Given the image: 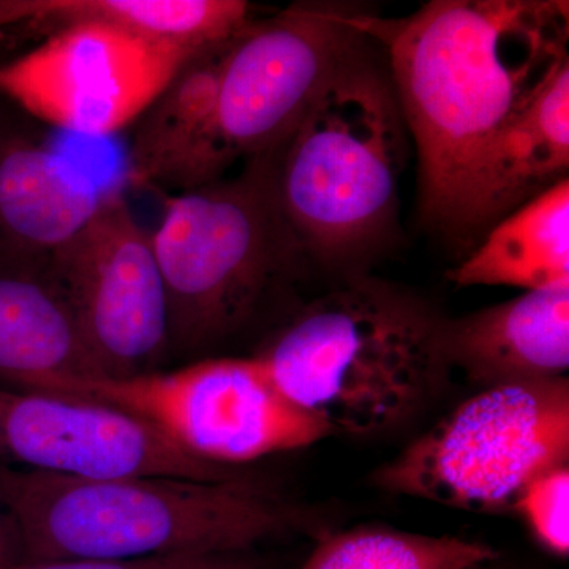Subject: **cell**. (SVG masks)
<instances>
[{
  "label": "cell",
  "mask_w": 569,
  "mask_h": 569,
  "mask_svg": "<svg viewBox=\"0 0 569 569\" xmlns=\"http://www.w3.org/2000/svg\"><path fill=\"white\" fill-rule=\"evenodd\" d=\"M563 466L568 378L479 389L378 468L373 482L395 496L505 515L535 479Z\"/></svg>",
  "instance_id": "6"
},
{
  "label": "cell",
  "mask_w": 569,
  "mask_h": 569,
  "mask_svg": "<svg viewBox=\"0 0 569 569\" xmlns=\"http://www.w3.org/2000/svg\"><path fill=\"white\" fill-rule=\"evenodd\" d=\"M348 3L298 2L254 20L224 54L217 126L231 159L271 156L321 86L366 39Z\"/></svg>",
  "instance_id": "10"
},
{
  "label": "cell",
  "mask_w": 569,
  "mask_h": 569,
  "mask_svg": "<svg viewBox=\"0 0 569 569\" xmlns=\"http://www.w3.org/2000/svg\"><path fill=\"white\" fill-rule=\"evenodd\" d=\"M33 391L118 408L192 458L219 467L238 468L331 437L276 387L254 356H206L134 377L50 380Z\"/></svg>",
  "instance_id": "7"
},
{
  "label": "cell",
  "mask_w": 569,
  "mask_h": 569,
  "mask_svg": "<svg viewBox=\"0 0 569 569\" xmlns=\"http://www.w3.org/2000/svg\"><path fill=\"white\" fill-rule=\"evenodd\" d=\"M355 24L388 52L417 142L422 217L470 252L493 142L569 63L568 2L433 0L399 20L362 11Z\"/></svg>",
  "instance_id": "1"
},
{
  "label": "cell",
  "mask_w": 569,
  "mask_h": 569,
  "mask_svg": "<svg viewBox=\"0 0 569 569\" xmlns=\"http://www.w3.org/2000/svg\"><path fill=\"white\" fill-rule=\"evenodd\" d=\"M569 63L490 149L470 220V246L492 224L568 179Z\"/></svg>",
  "instance_id": "16"
},
{
  "label": "cell",
  "mask_w": 569,
  "mask_h": 569,
  "mask_svg": "<svg viewBox=\"0 0 569 569\" xmlns=\"http://www.w3.org/2000/svg\"><path fill=\"white\" fill-rule=\"evenodd\" d=\"M198 52L81 22L0 63V99L63 132L112 137L132 127Z\"/></svg>",
  "instance_id": "8"
},
{
  "label": "cell",
  "mask_w": 569,
  "mask_h": 569,
  "mask_svg": "<svg viewBox=\"0 0 569 569\" xmlns=\"http://www.w3.org/2000/svg\"><path fill=\"white\" fill-rule=\"evenodd\" d=\"M233 40L192 56L132 123L123 173L130 189L163 197L224 178L234 160L220 138L217 96Z\"/></svg>",
  "instance_id": "13"
},
{
  "label": "cell",
  "mask_w": 569,
  "mask_h": 569,
  "mask_svg": "<svg viewBox=\"0 0 569 569\" xmlns=\"http://www.w3.org/2000/svg\"><path fill=\"white\" fill-rule=\"evenodd\" d=\"M448 279L523 291L569 284L568 179L492 224Z\"/></svg>",
  "instance_id": "18"
},
{
  "label": "cell",
  "mask_w": 569,
  "mask_h": 569,
  "mask_svg": "<svg viewBox=\"0 0 569 569\" xmlns=\"http://www.w3.org/2000/svg\"><path fill=\"white\" fill-rule=\"evenodd\" d=\"M440 346L449 369L481 389L568 378L569 284L443 318Z\"/></svg>",
  "instance_id": "14"
},
{
  "label": "cell",
  "mask_w": 569,
  "mask_h": 569,
  "mask_svg": "<svg viewBox=\"0 0 569 569\" xmlns=\"http://www.w3.org/2000/svg\"><path fill=\"white\" fill-rule=\"evenodd\" d=\"M498 550L471 539L356 527L325 535L301 569H462Z\"/></svg>",
  "instance_id": "19"
},
{
  "label": "cell",
  "mask_w": 569,
  "mask_h": 569,
  "mask_svg": "<svg viewBox=\"0 0 569 569\" xmlns=\"http://www.w3.org/2000/svg\"><path fill=\"white\" fill-rule=\"evenodd\" d=\"M0 466L66 478L173 477L222 481L238 468L183 452L148 422L50 392L0 387Z\"/></svg>",
  "instance_id": "11"
},
{
  "label": "cell",
  "mask_w": 569,
  "mask_h": 569,
  "mask_svg": "<svg viewBox=\"0 0 569 569\" xmlns=\"http://www.w3.org/2000/svg\"><path fill=\"white\" fill-rule=\"evenodd\" d=\"M231 569H279L271 560L260 556L258 550H250L239 559L238 563Z\"/></svg>",
  "instance_id": "23"
},
{
  "label": "cell",
  "mask_w": 569,
  "mask_h": 569,
  "mask_svg": "<svg viewBox=\"0 0 569 569\" xmlns=\"http://www.w3.org/2000/svg\"><path fill=\"white\" fill-rule=\"evenodd\" d=\"M515 512L522 516L531 535L550 556L569 553V466L557 467L523 490Z\"/></svg>",
  "instance_id": "20"
},
{
  "label": "cell",
  "mask_w": 569,
  "mask_h": 569,
  "mask_svg": "<svg viewBox=\"0 0 569 569\" xmlns=\"http://www.w3.org/2000/svg\"><path fill=\"white\" fill-rule=\"evenodd\" d=\"M253 21L242 0H0V29L26 26L50 36L99 22L193 51L236 39Z\"/></svg>",
  "instance_id": "17"
},
{
  "label": "cell",
  "mask_w": 569,
  "mask_h": 569,
  "mask_svg": "<svg viewBox=\"0 0 569 569\" xmlns=\"http://www.w3.org/2000/svg\"><path fill=\"white\" fill-rule=\"evenodd\" d=\"M6 102V100L0 99V127L6 126L7 122L11 121L13 119V116L10 114V112L3 111L2 103Z\"/></svg>",
  "instance_id": "25"
},
{
  "label": "cell",
  "mask_w": 569,
  "mask_h": 569,
  "mask_svg": "<svg viewBox=\"0 0 569 569\" xmlns=\"http://www.w3.org/2000/svg\"><path fill=\"white\" fill-rule=\"evenodd\" d=\"M441 320L395 287L356 279L298 310L254 358L329 436H381L447 387Z\"/></svg>",
  "instance_id": "3"
},
{
  "label": "cell",
  "mask_w": 569,
  "mask_h": 569,
  "mask_svg": "<svg viewBox=\"0 0 569 569\" xmlns=\"http://www.w3.org/2000/svg\"><path fill=\"white\" fill-rule=\"evenodd\" d=\"M20 539L10 516L0 503V569H11L22 563Z\"/></svg>",
  "instance_id": "22"
},
{
  "label": "cell",
  "mask_w": 569,
  "mask_h": 569,
  "mask_svg": "<svg viewBox=\"0 0 569 569\" xmlns=\"http://www.w3.org/2000/svg\"><path fill=\"white\" fill-rule=\"evenodd\" d=\"M102 377L61 288L43 269H0V387Z\"/></svg>",
  "instance_id": "15"
},
{
  "label": "cell",
  "mask_w": 569,
  "mask_h": 569,
  "mask_svg": "<svg viewBox=\"0 0 569 569\" xmlns=\"http://www.w3.org/2000/svg\"><path fill=\"white\" fill-rule=\"evenodd\" d=\"M152 231L168 301L170 358H200L242 335L307 260L272 186L271 157L234 178L163 194Z\"/></svg>",
  "instance_id": "4"
},
{
  "label": "cell",
  "mask_w": 569,
  "mask_h": 569,
  "mask_svg": "<svg viewBox=\"0 0 569 569\" xmlns=\"http://www.w3.org/2000/svg\"><path fill=\"white\" fill-rule=\"evenodd\" d=\"M48 271L77 318L100 376L160 370L170 358L168 301L152 233L121 187L104 190L89 222L52 254Z\"/></svg>",
  "instance_id": "9"
},
{
  "label": "cell",
  "mask_w": 569,
  "mask_h": 569,
  "mask_svg": "<svg viewBox=\"0 0 569 569\" xmlns=\"http://www.w3.org/2000/svg\"><path fill=\"white\" fill-rule=\"evenodd\" d=\"M250 552V550H246ZM246 552L211 556H168L137 560H48L24 561L11 569H231Z\"/></svg>",
  "instance_id": "21"
},
{
  "label": "cell",
  "mask_w": 569,
  "mask_h": 569,
  "mask_svg": "<svg viewBox=\"0 0 569 569\" xmlns=\"http://www.w3.org/2000/svg\"><path fill=\"white\" fill-rule=\"evenodd\" d=\"M277 203L306 258L346 263L395 213L406 121L392 86L351 54L272 152Z\"/></svg>",
  "instance_id": "5"
},
{
  "label": "cell",
  "mask_w": 569,
  "mask_h": 569,
  "mask_svg": "<svg viewBox=\"0 0 569 569\" xmlns=\"http://www.w3.org/2000/svg\"><path fill=\"white\" fill-rule=\"evenodd\" d=\"M104 187L11 119L0 127V269H43L89 222Z\"/></svg>",
  "instance_id": "12"
},
{
  "label": "cell",
  "mask_w": 569,
  "mask_h": 569,
  "mask_svg": "<svg viewBox=\"0 0 569 569\" xmlns=\"http://www.w3.org/2000/svg\"><path fill=\"white\" fill-rule=\"evenodd\" d=\"M0 503L24 561L246 552L310 527L296 505L244 475L84 479L0 466Z\"/></svg>",
  "instance_id": "2"
},
{
  "label": "cell",
  "mask_w": 569,
  "mask_h": 569,
  "mask_svg": "<svg viewBox=\"0 0 569 569\" xmlns=\"http://www.w3.org/2000/svg\"><path fill=\"white\" fill-rule=\"evenodd\" d=\"M462 569H533L522 567V565L509 563V561H505L501 559L500 553L498 556L492 557V559H486L481 561H477V563L468 565V567Z\"/></svg>",
  "instance_id": "24"
}]
</instances>
